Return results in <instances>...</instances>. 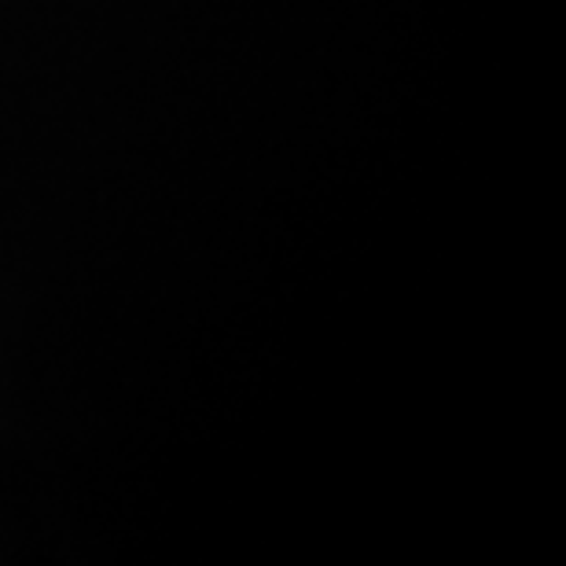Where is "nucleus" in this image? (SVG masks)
Listing matches in <instances>:
<instances>
[]
</instances>
